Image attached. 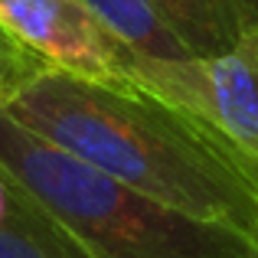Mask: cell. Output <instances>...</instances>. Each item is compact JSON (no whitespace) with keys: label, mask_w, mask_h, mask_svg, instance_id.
<instances>
[{"label":"cell","mask_w":258,"mask_h":258,"mask_svg":"<svg viewBox=\"0 0 258 258\" xmlns=\"http://www.w3.org/2000/svg\"><path fill=\"white\" fill-rule=\"evenodd\" d=\"M4 111L134 193L258 242V160L196 114L138 85L59 69L36 76Z\"/></svg>","instance_id":"cell-1"},{"label":"cell","mask_w":258,"mask_h":258,"mask_svg":"<svg viewBox=\"0 0 258 258\" xmlns=\"http://www.w3.org/2000/svg\"><path fill=\"white\" fill-rule=\"evenodd\" d=\"M0 160L92 258H258V242L134 193L23 127L0 108Z\"/></svg>","instance_id":"cell-2"},{"label":"cell","mask_w":258,"mask_h":258,"mask_svg":"<svg viewBox=\"0 0 258 258\" xmlns=\"http://www.w3.org/2000/svg\"><path fill=\"white\" fill-rule=\"evenodd\" d=\"M127 82L203 118L258 160V30L216 59H127Z\"/></svg>","instance_id":"cell-3"},{"label":"cell","mask_w":258,"mask_h":258,"mask_svg":"<svg viewBox=\"0 0 258 258\" xmlns=\"http://www.w3.org/2000/svg\"><path fill=\"white\" fill-rule=\"evenodd\" d=\"M0 30L36 52L49 69L88 82L131 85V49H124L79 0H0Z\"/></svg>","instance_id":"cell-4"},{"label":"cell","mask_w":258,"mask_h":258,"mask_svg":"<svg viewBox=\"0 0 258 258\" xmlns=\"http://www.w3.org/2000/svg\"><path fill=\"white\" fill-rule=\"evenodd\" d=\"M0 258H92L56 213L0 160Z\"/></svg>","instance_id":"cell-5"},{"label":"cell","mask_w":258,"mask_h":258,"mask_svg":"<svg viewBox=\"0 0 258 258\" xmlns=\"http://www.w3.org/2000/svg\"><path fill=\"white\" fill-rule=\"evenodd\" d=\"M196 59H216L258 30V0H151Z\"/></svg>","instance_id":"cell-6"},{"label":"cell","mask_w":258,"mask_h":258,"mask_svg":"<svg viewBox=\"0 0 258 258\" xmlns=\"http://www.w3.org/2000/svg\"><path fill=\"white\" fill-rule=\"evenodd\" d=\"M79 4L134 56L160 59V62L196 59L151 0H79Z\"/></svg>","instance_id":"cell-7"},{"label":"cell","mask_w":258,"mask_h":258,"mask_svg":"<svg viewBox=\"0 0 258 258\" xmlns=\"http://www.w3.org/2000/svg\"><path fill=\"white\" fill-rule=\"evenodd\" d=\"M46 69H49V66H46L36 52H30L26 46H20L13 36H7V33L0 30V108L10 105V101L36 76H43Z\"/></svg>","instance_id":"cell-8"}]
</instances>
